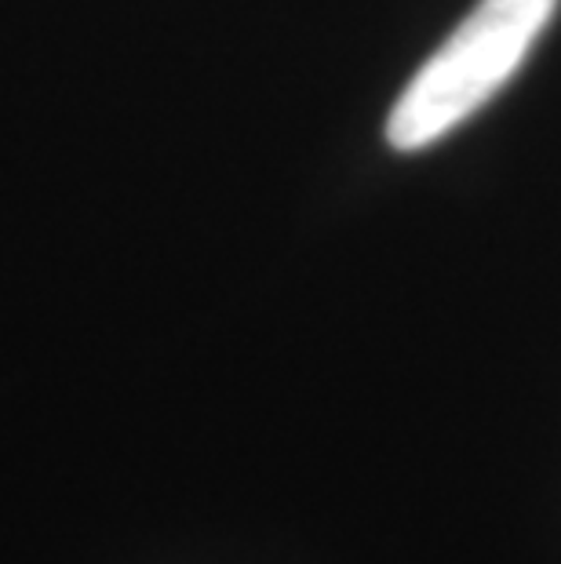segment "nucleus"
<instances>
[{
    "label": "nucleus",
    "mask_w": 561,
    "mask_h": 564,
    "mask_svg": "<svg viewBox=\"0 0 561 564\" xmlns=\"http://www.w3.org/2000/svg\"><path fill=\"white\" fill-rule=\"evenodd\" d=\"M561 0H482L452 37L427 58L387 121L401 153L434 147L474 117L529 58Z\"/></svg>",
    "instance_id": "obj_1"
}]
</instances>
